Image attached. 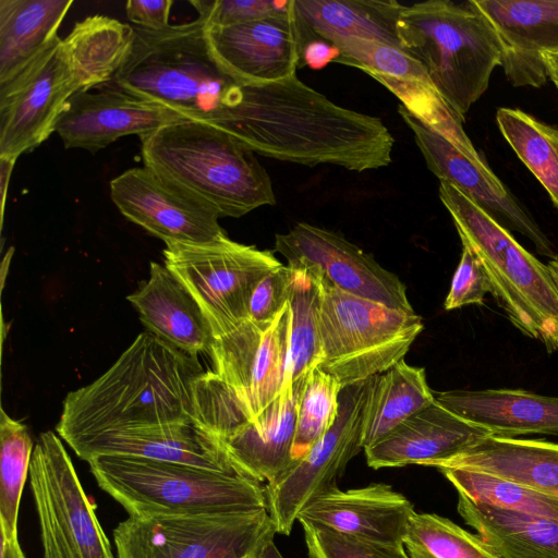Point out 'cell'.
<instances>
[{
    "mask_svg": "<svg viewBox=\"0 0 558 558\" xmlns=\"http://www.w3.org/2000/svg\"><path fill=\"white\" fill-rule=\"evenodd\" d=\"M439 198L461 242L480 258L490 293L509 320L548 352L558 351V291L547 265L450 183L439 181Z\"/></svg>",
    "mask_w": 558,
    "mask_h": 558,
    "instance_id": "obj_7",
    "label": "cell"
},
{
    "mask_svg": "<svg viewBox=\"0 0 558 558\" xmlns=\"http://www.w3.org/2000/svg\"><path fill=\"white\" fill-rule=\"evenodd\" d=\"M402 5L395 0H293L304 46L354 37L400 47L397 19Z\"/></svg>",
    "mask_w": 558,
    "mask_h": 558,
    "instance_id": "obj_28",
    "label": "cell"
},
{
    "mask_svg": "<svg viewBox=\"0 0 558 558\" xmlns=\"http://www.w3.org/2000/svg\"><path fill=\"white\" fill-rule=\"evenodd\" d=\"M134 27L105 15H90L75 23L61 46L78 90L113 78L129 58Z\"/></svg>",
    "mask_w": 558,
    "mask_h": 558,
    "instance_id": "obj_31",
    "label": "cell"
},
{
    "mask_svg": "<svg viewBox=\"0 0 558 558\" xmlns=\"http://www.w3.org/2000/svg\"><path fill=\"white\" fill-rule=\"evenodd\" d=\"M0 558H26L19 542V537L8 536L0 531Z\"/></svg>",
    "mask_w": 558,
    "mask_h": 558,
    "instance_id": "obj_47",
    "label": "cell"
},
{
    "mask_svg": "<svg viewBox=\"0 0 558 558\" xmlns=\"http://www.w3.org/2000/svg\"><path fill=\"white\" fill-rule=\"evenodd\" d=\"M294 270L279 266L263 277L254 288L248 303L247 319L269 325L289 303Z\"/></svg>",
    "mask_w": 558,
    "mask_h": 558,
    "instance_id": "obj_43",
    "label": "cell"
},
{
    "mask_svg": "<svg viewBox=\"0 0 558 558\" xmlns=\"http://www.w3.org/2000/svg\"><path fill=\"white\" fill-rule=\"evenodd\" d=\"M339 50L325 40H312L307 43L301 53L300 65H307L311 69H322L329 62H335Z\"/></svg>",
    "mask_w": 558,
    "mask_h": 558,
    "instance_id": "obj_46",
    "label": "cell"
},
{
    "mask_svg": "<svg viewBox=\"0 0 558 558\" xmlns=\"http://www.w3.org/2000/svg\"><path fill=\"white\" fill-rule=\"evenodd\" d=\"M458 512L499 558H558V522L458 499Z\"/></svg>",
    "mask_w": 558,
    "mask_h": 558,
    "instance_id": "obj_29",
    "label": "cell"
},
{
    "mask_svg": "<svg viewBox=\"0 0 558 558\" xmlns=\"http://www.w3.org/2000/svg\"><path fill=\"white\" fill-rule=\"evenodd\" d=\"M252 558H283L277 546L274 543V539L265 543Z\"/></svg>",
    "mask_w": 558,
    "mask_h": 558,
    "instance_id": "obj_50",
    "label": "cell"
},
{
    "mask_svg": "<svg viewBox=\"0 0 558 558\" xmlns=\"http://www.w3.org/2000/svg\"><path fill=\"white\" fill-rule=\"evenodd\" d=\"M141 141L144 166L186 190L220 218H239L276 204L270 177L255 153L220 129L186 120Z\"/></svg>",
    "mask_w": 558,
    "mask_h": 558,
    "instance_id": "obj_4",
    "label": "cell"
},
{
    "mask_svg": "<svg viewBox=\"0 0 558 558\" xmlns=\"http://www.w3.org/2000/svg\"><path fill=\"white\" fill-rule=\"evenodd\" d=\"M439 466L499 476L558 501V444L539 439L487 436Z\"/></svg>",
    "mask_w": 558,
    "mask_h": 558,
    "instance_id": "obj_27",
    "label": "cell"
},
{
    "mask_svg": "<svg viewBox=\"0 0 558 558\" xmlns=\"http://www.w3.org/2000/svg\"><path fill=\"white\" fill-rule=\"evenodd\" d=\"M186 120L190 119L171 108L135 97L107 82L72 95L56 132L65 148L94 154L122 136L136 134L141 138Z\"/></svg>",
    "mask_w": 558,
    "mask_h": 558,
    "instance_id": "obj_18",
    "label": "cell"
},
{
    "mask_svg": "<svg viewBox=\"0 0 558 558\" xmlns=\"http://www.w3.org/2000/svg\"><path fill=\"white\" fill-rule=\"evenodd\" d=\"M398 111L412 130L428 169L439 181L457 187L505 228L526 236L542 255L555 256L550 240L486 162H476L468 157L404 106L399 105Z\"/></svg>",
    "mask_w": 558,
    "mask_h": 558,
    "instance_id": "obj_17",
    "label": "cell"
},
{
    "mask_svg": "<svg viewBox=\"0 0 558 558\" xmlns=\"http://www.w3.org/2000/svg\"><path fill=\"white\" fill-rule=\"evenodd\" d=\"M172 0H129L125 4L128 19L137 27L160 31L168 27Z\"/></svg>",
    "mask_w": 558,
    "mask_h": 558,
    "instance_id": "obj_45",
    "label": "cell"
},
{
    "mask_svg": "<svg viewBox=\"0 0 558 558\" xmlns=\"http://www.w3.org/2000/svg\"><path fill=\"white\" fill-rule=\"evenodd\" d=\"M369 379L342 388L332 427L276 482L266 485L267 509L279 534L289 535L299 514L337 488L350 460L362 449Z\"/></svg>",
    "mask_w": 558,
    "mask_h": 558,
    "instance_id": "obj_12",
    "label": "cell"
},
{
    "mask_svg": "<svg viewBox=\"0 0 558 558\" xmlns=\"http://www.w3.org/2000/svg\"><path fill=\"white\" fill-rule=\"evenodd\" d=\"M293 270L289 298V351L282 389L291 388L299 400L307 377L323 361L319 331L322 284L314 272Z\"/></svg>",
    "mask_w": 558,
    "mask_h": 558,
    "instance_id": "obj_33",
    "label": "cell"
},
{
    "mask_svg": "<svg viewBox=\"0 0 558 558\" xmlns=\"http://www.w3.org/2000/svg\"><path fill=\"white\" fill-rule=\"evenodd\" d=\"M490 292L485 269L474 251L462 242V254L445 300L447 311L469 304H481Z\"/></svg>",
    "mask_w": 558,
    "mask_h": 558,
    "instance_id": "obj_44",
    "label": "cell"
},
{
    "mask_svg": "<svg viewBox=\"0 0 558 558\" xmlns=\"http://www.w3.org/2000/svg\"><path fill=\"white\" fill-rule=\"evenodd\" d=\"M310 558H410L404 545L376 543L303 524Z\"/></svg>",
    "mask_w": 558,
    "mask_h": 558,
    "instance_id": "obj_41",
    "label": "cell"
},
{
    "mask_svg": "<svg viewBox=\"0 0 558 558\" xmlns=\"http://www.w3.org/2000/svg\"><path fill=\"white\" fill-rule=\"evenodd\" d=\"M547 267L549 269L555 287L558 291V255H555L550 258V260L547 264Z\"/></svg>",
    "mask_w": 558,
    "mask_h": 558,
    "instance_id": "obj_51",
    "label": "cell"
},
{
    "mask_svg": "<svg viewBox=\"0 0 558 558\" xmlns=\"http://www.w3.org/2000/svg\"><path fill=\"white\" fill-rule=\"evenodd\" d=\"M329 43L339 50L335 62L357 68L369 75L429 81L422 65L400 47L354 37L335 38Z\"/></svg>",
    "mask_w": 558,
    "mask_h": 558,
    "instance_id": "obj_40",
    "label": "cell"
},
{
    "mask_svg": "<svg viewBox=\"0 0 558 558\" xmlns=\"http://www.w3.org/2000/svg\"><path fill=\"white\" fill-rule=\"evenodd\" d=\"M70 447L86 462L98 456H134L250 475L232 460L217 437L195 422L132 427L100 434Z\"/></svg>",
    "mask_w": 558,
    "mask_h": 558,
    "instance_id": "obj_21",
    "label": "cell"
},
{
    "mask_svg": "<svg viewBox=\"0 0 558 558\" xmlns=\"http://www.w3.org/2000/svg\"><path fill=\"white\" fill-rule=\"evenodd\" d=\"M275 251L293 269H306L339 290L413 313L404 283L340 234L306 222L275 236Z\"/></svg>",
    "mask_w": 558,
    "mask_h": 558,
    "instance_id": "obj_14",
    "label": "cell"
},
{
    "mask_svg": "<svg viewBox=\"0 0 558 558\" xmlns=\"http://www.w3.org/2000/svg\"><path fill=\"white\" fill-rule=\"evenodd\" d=\"M0 531L17 536L20 501L34 450L33 439L25 424L0 414Z\"/></svg>",
    "mask_w": 558,
    "mask_h": 558,
    "instance_id": "obj_36",
    "label": "cell"
},
{
    "mask_svg": "<svg viewBox=\"0 0 558 558\" xmlns=\"http://www.w3.org/2000/svg\"><path fill=\"white\" fill-rule=\"evenodd\" d=\"M342 386L331 374L317 367L312 371L298 400L292 457L303 458L332 427L340 405Z\"/></svg>",
    "mask_w": 558,
    "mask_h": 558,
    "instance_id": "obj_39",
    "label": "cell"
},
{
    "mask_svg": "<svg viewBox=\"0 0 558 558\" xmlns=\"http://www.w3.org/2000/svg\"><path fill=\"white\" fill-rule=\"evenodd\" d=\"M207 37L216 59L240 85L295 74L304 47L293 0L284 13L234 26H207Z\"/></svg>",
    "mask_w": 558,
    "mask_h": 558,
    "instance_id": "obj_19",
    "label": "cell"
},
{
    "mask_svg": "<svg viewBox=\"0 0 558 558\" xmlns=\"http://www.w3.org/2000/svg\"><path fill=\"white\" fill-rule=\"evenodd\" d=\"M134 27L131 53L110 83L135 97L213 124L236 98V83L216 59L197 17L160 31Z\"/></svg>",
    "mask_w": 558,
    "mask_h": 558,
    "instance_id": "obj_3",
    "label": "cell"
},
{
    "mask_svg": "<svg viewBox=\"0 0 558 558\" xmlns=\"http://www.w3.org/2000/svg\"><path fill=\"white\" fill-rule=\"evenodd\" d=\"M72 0H0V84L58 38Z\"/></svg>",
    "mask_w": 558,
    "mask_h": 558,
    "instance_id": "obj_30",
    "label": "cell"
},
{
    "mask_svg": "<svg viewBox=\"0 0 558 558\" xmlns=\"http://www.w3.org/2000/svg\"><path fill=\"white\" fill-rule=\"evenodd\" d=\"M165 244V266L195 299L215 339L247 319L254 288L282 265L272 252L228 235L208 244Z\"/></svg>",
    "mask_w": 558,
    "mask_h": 558,
    "instance_id": "obj_11",
    "label": "cell"
},
{
    "mask_svg": "<svg viewBox=\"0 0 558 558\" xmlns=\"http://www.w3.org/2000/svg\"><path fill=\"white\" fill-rule=\"evenodd\" d=\"M319 280L323 371L344 388L385 373L403 360L424 328L420 315L345 293Z\"/></svg>",
    "mask_w": 558,
    "mask_h": 558,
    "instance_id": "obj_8",
    "label": "cell"
},
{
    "mask_svg": "<svg viewBox=\"0 0 558 558\" xmlns=\"http://www.w3.org/2000/svg\"><path fill=\"white\" fill-rule=\"evenodd\" d=\"M435 400L492 436L558 435V397L522 389L449 390Z\"/></svg>",
    "mask_w": 558,
    "mask_h": 558,
    "instance_id": "obj_24",
    "label": "cell"
},
{
    "mask_svg": "<svg viewBox=\"0 0 558 558\" xmlns=\"http://www.w3.org/2000/svg\"><path fill=\"white\" fill-rule=\"evenodd\" d=\"M277 533L268 509L129 515L113 530L118 558H252Z\"/></svg>",
    "mask_w": 558,
    "mask_h": 558,
    "instance_id": "obj_9",
    "label": "cell"
},
{
    "mask_svg": "<svg viewBox=\"0 0 558 558\" xmlns=\"http://www.w3.org/2000/svg\"><path fill=\"white\" fill-rule=\"evenodd\" d=\"M211 125L255 154L356 172L388 166L395 145L379 118L332 102L296 74L277 82L241 85L236 99Z\"/></svg>",
    "mask_w": 558,
    "mask_h": 558,
    "instance_id": "obj_1",
    "label": "cell"
},
{
    "mask_svg": "<svg viewBox=\"0 0 558 558\" xmlns=\"http://www.w3.org/2000/svg\"><path fill=\"white\" fill-rule=\"evenodd\" d=\"M296 407L291 388H283L260 414L221 440L232 460L259 482H276L296 462L292 457Z\"/></svg>",
    "mask_w": 558,
    "mask_h": 558,
    "instance_id": "obj_26",
    "label": "cell"
},
{
    "mask_svg": "<svg viewBox=\"0 0 558 558\" xmlns=\"http://www.w3.org/2000/svg\"><path fill=\"white\" fill-rule=\"evenodd\" d=\"M110 197L128 220L165 243L208 244L227 236L213 208L149 167L111 180Z\"/></svg>",
    "mask_w": 558,
    "mask_h": 558,
    "instance_id": "obj_16",
    "label": "cell"
},
{
    "mask_svg": "<svg viewBox=\"0 0 558 558\" xmlns=\"http://www.w3.org/2000/svg\"><path fill=\"white\" fill-rule=\"evenodd\" d=\"M204 372L197 355L142 332L100 377L66 395L56 430L71 446L132 427L196 423Z\"/></svg>",
    "mask_w": 558,
    "mask_h": 558,
    "instance_id": "obj_2",
    "label": "cell"
},
{
    "mask_svg": "<svg viewBox=\"0 0 558 558\" xmlns=\"http://www.w3.org/2000/svg\"><path fill=\"white\" fill-rule=\"evenodd\" d=\"M489 436L438 401L415 413L381 441L365 449L373 469L422 464L437 466Z\"/></svg>",
    "mask_w": 558,
    "mask_h": 558,
    "instance_id": "obj_23",
    "label": "cell"
},
{
    "mask_svg": "<svg viewBox=\"0 0 558 558\" xmlns=\"http://www.w3.org/2000/svg\"><path fill=\"white\" fill-rule=\"evenodd\" d=\"M98 486L129 515H197L267 509L266 486L230 474L134 456H98L88 461Z\"/></svg>",
    "mask_w": 558,
    "mask_h": 558,
    "instance_id": "obj_6",
    "label": "cell"
},
{
    "mask_svg": "<svg viewBox=\"0 0 558 558\" xmlns=\"http://www.w3.org/2000/svg\"><path fill=\"white\" fill-rule=\"evenodd\" d=\"M414 508L405 496L384 483L322 495L298 517L301 524L390 545H404Z\"/></svg>",
    "mask_w": 558,
    "mask_h": 558,
    "instance_id": "obj_22",
    "label": "cell"
},
{
    "mask_svg": "<svg viewBox=\"0 0 558 558\" xmlns=\"http://www.w3.org/2000/svg\"><path fill=\"white\" fill-rule=\"evenodd\" d=\"M546 74L558 90V53H547L542 57Z\"/></svg>",
    "mask_w": 558,
    "mask_h": 558,
    "instance_id": "obj_49",
    "label": "cell"
},
{
    "mask_svg": "<svg viewBox=\"0 0 558 558\" xmlns=\"http://www.w3.org/2000/svg\"><path fill=\"white\" fill-rule=\"evenodd\" d=\"M404 548L410 558H499L477 534L435 513L414 512Z\"/></svg>",
    "mask_w": 558,
    "mask_h": 558,
    "instance_id": "obj_37",
    "label": "cell"
},
{
    "mask_svg": "<svg viewBox=\"0 0 558 558\" xmlns=\"http://www.w3.org/2000/svg\"><path fill=\"white\" fill-rule=\"evenodd\" d=\"M289 303L269 325L248 319L216 338L209 350L214 373L247 420L281 392L289 351Z\"/></svg>",
    "mask_w": 558,
    "mask_h": 558,
    "instance_id": "obj_15",
    "label": "cell"
},
{
    "mask_svg": "<svg viewBox=\"0 0 558 558\" xmlns=\"http://www.w3.org/2000/svg\"><path fill=\"white\" fill-rule=\"evenodd\" d=\"M494 27L507 80L515 87H542L548 80L542 57L558 53V0H472Z\"/></svg>",
    "mask_w": 558,
    "mask_h": 558,
    "instance_id": "obj_20",
    "label": "cell"
},
{
    "mask_svg": "<svg viewBox=\"0 0 558 558\" xmlns=\"http://www.w3.org/2000/svg\"><path fill=\"white\" fill-rule=\"evenodd\" d=\"M500 133L558 208V129L513 108H499Z\"/></svg>",
    "mask_w": 558,
    "mask_h": 558,
    "instance_id": "obj_34",
    "label": "cell"
},
{
    "mask_svg": "<svg viewBox=\"0 0 558 558\" xmlns=\"http://www.w3.org/2000/svg\"><path fill=\"white\" fill-rule=\"evenodd\" d=\"M459 496L477 504L558 522V501L512 481L462 468H437Z\"/></svg>",
    "mask_w": 558,
    "mask_h": 558,
    "instance_id": "obj_35",
    "label": "cell"
},
{
    "mask_svg": "<svg viewBox=\"0 0 558 558\" xmlns=\"http://www.w3.org/2000/svg\"><path fill=\"white\" fill-rule=\"evenodd\" d=\"M16 160L0 157L1 165V218L3 220L7 187Z\"/></svg>",
    "mask_w": 558,
    "mask_h": 558,
    "instance_id": "obj_48",
    "label": "cell"
},
{
    "mask_svg": "<svg viewBox=\"0 0 558 558\" xmlns=\"http://www.w3.org/2000/svg\"><path fill=\"white\" fill-rule=\"evenodd\" d=\"M59 37L22 71L0 84V157L17 160L44 143L78 92Z\"/></svg>",
    "mask_w": 558,
    "mask_h": 558,
    "instance_id": "obj_13",
    "label": "cell"
},
{
    "mask_svg": "<svg viewBox=\"0 0 558 558\" xmlns=\"http://www.w3.org/2000/svg\"><path fill=\"white\" fill-rule=\"evenodd\" d=\"M209 27H228L288 12L292 0H191Z\"/></svg>",
    "mask_w": 558,
    "mask_h": 558,
    "instance_id": "obj_42",
    "label": "cell"
},
{
    "mask_svg": "<svg viewBox=\"0 0 558 558\" xmlns=\"http://www.w3.org/2000/svg\"><path fill=\"white\" fill-rule=\"evenodd\" d=\"M126 299L149 332L192 355L209 352L215 337L207 318L165 265L151 262L148 279Z\"/></svg>",
    "mask_w": 558,
    "mask_h": 558,
    "instance_id": "obj_25",
    "label": "cell"
},
{
    "mask_svg": "<svg viewBox=\"0 0 558 558\" xmlns=\"http://www.w3.org/2000/svg\"><path fill=\"white\" fill-rule=\"evenodd\" d=\"M29 484L44 558H114L96 506L60 437L51 430L41 433L35 444Z\"/></svg>",
    "mask_w": 558,
    "mask_h": 558,
    "instance_id": "obj_10",
    "label": "cell"
},
{
    "mask_svg": "<svg viewBox=\"0 0 558 558\" xmlns=\"http://www.w3.org/2000/svg\"><path fill=\"white\" fill-rule=\"evenodd\" d=\"M434 401L425 369L404 360L371 377L363 420V450L381 441Z\"/></svg>",
    "mask_w": 558,
    "mask_h": 558,
    "instance_id": "obj_32",
    "label": "cell"
},
{
    "mask_svg": "<svg viewBox=\"0 0 558 558\" xmlns=\"http://www.w3.org/2000/svg\"><path fill=\"white\" fill-rule=\"evenodd\" d=\"M400 48L424 69L430 83L463 122L501 63L498 36L472 0H428L402 5Z\"/></svg>",
    "mask_w": 558,
    "mask_h": 558,
    "instance_id": "obj_5",
    "label": "cell"
},
{
    "mask_svg": "<svg viewBox=\"0 0 558 558\" xmlns=\"http://www.w3.org/2000/svg\"><path fill=\"white\" fill-rule=\"evenodd\" d=\"M371 76L393 93L411 113L446 137L468 157L485 163L465 134L462 121L429 81L396 78L381 74H371Z\"/></svg>",
    "mask_w": 558,
    "mask_h": 558,
    "instance_id": "obj_38",
    "label": "cell"
}]
</instances>
